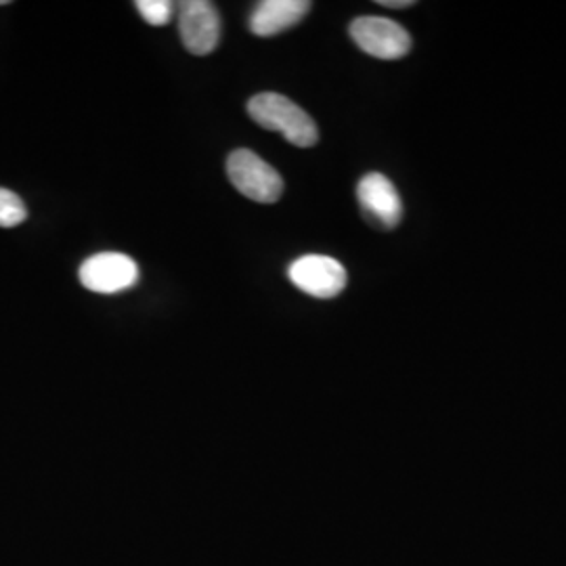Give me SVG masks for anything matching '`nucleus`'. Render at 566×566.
<instances>
[{
    "label": "nucleus",
    "instance_id": "nucleus-8",
    "mask_svg": "<svg viewBox=\"0 0 566 566\" xmlns=\"http://www.w3.org/2000/svg\"><path fill=\"white\" fill-rule=\"evenodd\" d=\"M306 0H263L250 15V30L256 36H275L298 25L311 11Z\"/></svg>",
    "mask_w": 566,
    "mask_h": 566
},
{
    "label": "nucleus",
    "instance_id": "nucleus-12",
    "mask_svg": "<svg viewBox=\"0 0 566 566\" xmlns=\"http://www.w3.org/2000/svg\"><path fill=\"white\" fill-rule=\"evenodd\" d=\"M2 4H9V2H7V0H0V7H2Z\"/></svg>",
    "mask_w": 566,
    "mask_h": 566
},
{
    "label": "nucleus",
    "instance_id": "nucleus-5",
    "mask_svg": "<svg viewBox=\"0 0 566 566\" xmlns=\"http://www.w3.org/2000/svg\"><path fill=\"white\" fill-rule=\"evenodd\" d=\"M287 277L304 294L315 298H336L348 283L343 264L322 254H308L294 261L287 269Z\"/></svg>",
    "mask_w": 566,
    "mask_h": 566
},
{
    "label": "nucleus",
    "instance_id": "nucleus-10",
    "mask_svg": "<svg viewBox=\"0 0 566 566\" xmlns=\"http://www.w3.org/2000/svg\"><path fill=\"white\" fill-rule=\"evenodd\" d=\"M135 7L149 25H166L175 13V4L168 0H137Z\"/></svg>",
    "mask_w": 566,
    "mask_h": 566
},
{
    "label": "nucleus",
    "instance_id": "nucleus-7",
    "mask_svg": "<svg viewBox=\"0 0 566 566\" xmlns=\"http://www.w3.org/2000/svg\"><path fill=\"white\" fill-rule=\"evenodd\" d=\"M357 200L365 219L378 229H395L403 219L401 196L380 172L365 175L357 185Z\"/></svg>",
    "mask_w": 566,
    "mask_h": 566
},
{
    "label": "nucleus",
    "instance_id": "nucleus-2",
    "mask_svg": "<svg viewBox=\"0 0 566 566\" xmlns=\"http://www.w3.org/2000/svg\"><path fill=\"white\" fill-rule=\"evenodd\" d=\"M227 177L250 200L275 203L282 200V175L250 149H235L227 158Z\"/></svg>",
    "mask_w": 566,
    "mask_h": 566
},
{
    "label": "nucleus",
    "instance_id": "nucleus-3",
    "mask_svg": "<svg viewBox=\"0 0 566 566\" xmlns=\"http://www.w3.org/2000/svg\"><path fill=\"white\" fill-rule=\"evenodd\" d=\"M350 39L355 44L376 60H401L411 51V36L401 23L365 15L350 23Z\"/></svg>",
    "mask_w": 566,
    "mask_h": 566
},
{
    "label": "nucleus",
    "instance_id": "nucleus-4",
    "mask_svg": "<svg viewBox=\"0 0 566 566\" xmlns=\"http://www.w3.org/2000/svg\"><path fill=\"white\" fill-rule=\"evenodd\" d=\"M179 32L185 49L198 57L210 55L221 42V15L208 0L179 2Z\"/></svg>",
    "mask_w": 566,
    "mask_h": 566
},
{
    "label": "nucleus",
    "instance_id": "nucleus-6",
    "mask_svg": "<svg viewBox=\"0 0 566 566\" xmlns=\"http://www.w3.org/2000/svg\"><path fill=\"white\" fill-rule=\"evenodd\" d=\"M139 282L137 263L120 252H103L81 266V283L95 294H118Z\"/></svg>",
    "mask_w": 566,
    "mask_h": 566
},
{
    "label": "nucleus",
    "instance_id": "nucleus-1",
    "mask_svg": "<svg viewBox=\"0 0 566 566\" xmlns=\"http://www.w3.org/2000/svg\"><path fill=\"white\" fill-rule=\"evenodd\" d=\"M250 118L266 130L282 133L285 142L296 147H313L319 142L315 120L301 105L280 93H259L248 102Z\"/></svg>",
    "mask_w": 566,
    "mask_h": 566
},
{
    "label": "nucleus",
    "instance_id": "nucleus-11",
    "mask_svg": "<svg viewBox=\"0 0 566 566\" xmlns=\"http://www.w3.org/2000/svg\"><path fill=\"white\" fill-rule=\"evenodd\" d=\"M378 4L386 7V9H409V7H413L416 2H413V0H380Z\"/></svg>",
    "mask_w": 566,
    "mask_h": 566
},
{
    "label": "nucleus",
    "instance_id": "nucleus-9",
    "mask_svg": "<svg viewBox=\"0 0 566 566\" xmlns=\"http://www.w3.org/2000/svg\"><path fill=\"white\" fill-rule=\"evenodd\" d=\"M28 219L25 203L21 202L20 196L0 187V227L13 229Z\"/></svg>",
    "mask_w": 566,
    "mask_h": 566
}]
</instances>
